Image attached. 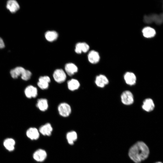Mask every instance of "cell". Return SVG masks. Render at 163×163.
Instances as JSON below:
<instances>
[{
    "mask_svg": "<svg viewBox=\"0 0 163 163\" xmlns=\"http://www.w3.org/2000/svg\"><path fill=\"white\" fill-rule=\"evenodd\" d=\"M149 154V149L144 142L139 141L134 144L129 149L128 155L135 163H140L146 159Z\"/></svg>",
    "mask_w": 163,
    "mask_h": 163,
    "instance_id": "6da1fadb",
    "label": "cell"
},
{
    "mask_svg": "<svg viewBox=\"0 0 163 163\" xmlns=\"http://www.w3.org/2000/svg\"><path fill=\"white\" fill-rule=\"evenodd\" d=\"M143 21L147 24L155 23L158 25L162 24L163 23V12L159 14L145 15L143 18Z\"/></svg>",
    "mask_w": 163,
    "mask_h": 163,
    "instance_id": "7a4b0ae2",
    "label": "cell"
},
{
    "mask_svg": "<svg viewBox=\"0 0 163 163\" xmlns=\"http://www.w3.org/2000/svg\"><path fill=\"white\" fill-rule=\"evenodd\" d=\"M121 100L123 104L126 105H130L134 102V96L130 91L128 90L125 91L123 92L121 94Z\"/></svg>",
    "mask_w": 163,
    "mask_h": 163,
    "instance_id": "3957f363",
    "label": "cell"
},
{
    "mask_svg": "<svg viewBox=\"0 0 163 163\" xmlns=\"http://www.w3.org/2000/svg\"><path fill=\"white\" fill-rule=\"evenodd\" d=\"M58 110L59 114L64 117L69 116L71 112L70 105L65 102L60 103L58 106Z\"/></svg>",
    "mask_w": 163,
    "mask_h": 163,
    "instance_id": "277c9868",
    "label": "cell"
},
{
    "mask_svg": "<svg viewBox=\"0 0 163 163\" xmlns=\"http://www.w3.org/2000/svg\"><path fill=\"white\" fill-rule=\"evenodd\" d=\"M53 77L55 81L59 83L64 82L66 78L65 72L62 69H57L54 71Z\"/></svg>",
    "mask_w": 163,
    "mask_h": 163,
    "instance_id": "5b68a950",
    "label": "cell"
},
{
    "mask_svg": "<svg viewBox=\"0 0 163 163\" xmlns=\"http://www.w3.org/2000/svg\"><path fill=\"white\" fill-rule=\"evenodd\" d=\"M50 82V79L48 76H41L39 78L37 85L41 89H46L49 87V83Z\"/></svg>",
    "mask_w": 163,
    "mask_h": 163,
    "instance_id": "8992f818",
    "label": "cell"
},
{
    "mask_svg": "<svg viewBox=\"0 0 163 163\" xmlns=\"http://www.w3.org/2000/svg\"><path fill=\"white\" fill-rule=\"evenodd\" d=\"M124 79L126 83L130 86L134 85L136 82V76L132 72H128L125 73L124 75Z\"/></svg>",
    "mask_w": 163,
    "mask_h": 163,
    "instance_id": "52a82bcc",
    "label": "cell"
},
{
    "mask_svg": "<svg viewBox=\"0 0 163 163\" xmlns=\"http://www.w3.org/2000/svg\"><path fill=\"white\" fill-rule=\"evenodd\" d=\"M95 83L96 85L100 88H103L109 82V80L107 77L104 75L101 74L97 75L95 79Z\"/></svg>",
    "mask_w": 163,
    "mask_h": 163,
    "instance_id": "ba28073f",
    "label": "cell"
},
{
    "mask_svg": "<svg viewBox=\"0 0 163 163\" xmlns=\"http://www.w3.org/2000/svg\"><path fill=\"white\" fill-rule=\"evenodd\" d=\"M37 88L32 85H29L26 87L24 90L26 96L29 98H35L38 94Z\"/></svg>",
    "mask_w": 163,
    "mask_h": 163,
    "instance_id": "9c48e42d",
    "label": "cell"
},
{
    "mask_svg": "<svg viewBox=\"0 0 163 163\" xmlns=\"http://www.w3.org/2000/svg\"><path fill=\"white\" fill-rule=\"evenodd\" d=\"M46 157L47 153L46 151L41 149L36 150L33 155V157L34 159L38 162L43 161Z\"/></svg>",
    "mask_w": 163,
    "mask_h": 163,
    "instance_id": "30bf717a",
    "label": "cell"
},
{
    "mask_svg": "<svg viewBox=\"0 0 163 163\" xmlns=\"http://www.w3.org/2000/svg\"><path fill=\"white\" fill-rule=\"evenodd\" d=\"M6 7L11 13L16 12L20 8L19 4L15 0L8 1L6 3Z\"/></svg>",
    "mask_w": 163,
    "mask_h": 163,
    "instance_id": "8fae6325",
    "label": "cell"
},
{
    "mask_svg": "<svg viewBox=\"0 0 163 163\" xmlns=\"http://www.w3.org/2000/svg\"><path fill=\"white\" fill-rule=\"evenodd\" d=\"M26 69L21 66H18L11 69L10 74L11 77L14 79L17 78L19 76L22 77L24 74Z\"/></svg>",
    "mask_w": 163,
    "mask_h": 163,
    "instance_id": "7c38bea8",
    "label": "cell"
},
{
    "mask_svg": "<svg viewBox=\"0 0 163 163\" xmlns=\"http://www.w3.org/2000/svg\"><path fill=\"white\" fill-rule=\"evenodd\" d=\"M88 58L89 62L93 64L97 63L100 59V56L98 52L94 50H91L88 55Z\"/></svg>",
    "mask_w": 163,
    "mask_h": 163,
    "instance_id": "4fadbf2b",
    "label": "cell"
},
{
    "mask_svg": "<svg viewBox=\"0 0 163 163\" xmlns=\"http://www.w3.org/2000/svg\"><path fill=\"white\" fill-rule=\"evenodd\" d=\"M89 49V45L85 42L77 43L75 46V51L78 54L87 52Z\"/></svg>",
    "mask_w": 163,
    "mask_h": 163,
    "instance_id": "5bb4252c",
    "label": "cell"
},
{
    "mask_svg": "<svg viewBox=\"0 0 163 163\" xmlns=\"http://www.w3.org/2000/svg\"><path fill=\"white\" fill-rule=\"evenodd\" d=\"M154 104L151 99L147 98L143 101L142 108L145 111L148 112H150L154 109Z\"/></svg>",
    "mask_w": 163,
    "mask_h": 163,
    "instance_id": "9a60e30c",
    "label": "cell"
},
{
    "mask_svg": "<svg viewBox=\"0 0 163 163\" xmlns=\"http://www.w3.org/2000/svg\"><path fill=\"white\" fill-rule=\"evenodd\" d=\"M65 69L66 73L70 76L73 75L78 71V67L72 63L66 64L65 66Z\"/></svg>",
    "mask_w": 163,
    "mask_h": 163,
    "instance_id": "2e32d148",
    "label": "cell"
},
{
    "mask_svg": "<svg viewBox=\"0 0 163 163\" xmlns=\"http://www.w3.org/2000/svg\"><path fill=\"white\" fill-rule=\"evenodd\" d=\"M53 130L51 124L47 123L40 126L39 129V132L43 135L49 136L51 135Z\"/></svg>",
    "mask_w": 163,
    "mask_h": 163,
    "instance_id": "e0dca14e",
    "label": "cell"
},
{
    "mask_svg": "<svg viewBox=\"0 0 163 163\" xmlns=\"http://www.w3.org/2000/svg\"><path fill=\"white\" fill-rule=\"evenodd\" d=\"M26 135L28 138L31 140H37L39 137V132L37 128L31 127L27 130Z\"/></svg>",
    "mask_w": 163,
    "mask_h": 163,
    "instance_id": "ac0fdd59",
    "label": "cell"
},
{
    "mask_svg": "<svg viewBox=\"0 0 163 163\" xmlns=\"http://www.w3.org/2000/svg\"><path fill=\"white\" fill-rule=\"evenodd\" d=\"M142 33L143 36L147 38L154 37L156 34L155 30L149 27H144L142 30Z\"/></svg>",
    "mask_w": 163,
    "mask_h": 163,
    "instance_id": "d6986e66",
    "label": "cell"
},
{
    "mask_svg": "<svg viewBox=\"0 0 163 163\" xmlns=\"http://www.w3.org/2000/svg\"><path fill=\"white\" fill-rule=\"evenodd\" d=\"M37 107L41 111L46 110L48 107V104L46 99L41 98L38 99L36 104Z\"/></svg>",
    "mask_w": 163,
    "mask_h": 163,
    "instance_id": "ffe728a7",
    "label": "cell"
},
{
    "mask_svg": "<svg viewBox=\"0 0 163 163\" xmlns=\"http://www.w3.org/2000/svg\"><path fill=\"white\" fill-rule=\"evenodd\" d=\"M68 89L71 91H74L77 90L80 87V84L77 79L72 78L67 82Z\"/></svg>",
    "mask_w": 163,
    "mask_h": 163,
    "instance_id": "44dd1931",
    "label": "cell"
},
{
    "mask_svg": "<svg viewBox=\"0 0 163 163\" xmlns=\"http://www.w3.org/2000/svg\"><path fill=\"white\" fill-rule=\"evenodd\" d=\"M57 33L55 31L49 30L46 31L45 34L46 39L48 41L53 42L58 37Z\"/></svg>",
    "mask_w": 163,
    "mask_h": 163,
    "instance_id": "7402d4cb",
    "label": "cell"
},
{
    "mask_svg": "<svg viewBox=\"0 0 163 163\" xmlns=\"http://www.w3.org/2000/svg\"><path fill=\"white\" fill-rule=\"evenodd\" d=\"M3 144L7 150L11 151L14 149L15 142L12 139L8 138L5 140Z\"/></svg>",
    "mask_w": 163,
    "mask_h": 163,
    "instance_id": "603a6c76",
    "label": "cell"
},
{
    "mask_svg": "<svg viewBox=\"0 0 163 163\" xmlns=\"http://www.w3.org/2000/svg\"><path fill=\"white\" fill-rule=\"evenodd\" d=\"M66 138L68 143L72 145L77 139V135L75 131H71L67 133Z\"/></svg>",
    "mask_w": 163,
    "mask_h": 163,
    "instance_id": "cb8c5ba5",
    "label": "cell"
},
{
    "mask_svg": "<svg viewBox=\"0 0 163 163\" xmlns=\"http://www.w3.org/2000/svg\"><path fill=\"white\" fill-rule=\"evenodd\" d=\"M5 47V44L2 39L0 37V49H2Z\"/></svg>",
    "mask_w": 163,
    "mask_h": 163,
    "instance_id": "d4e9b609",
    "label": "cell"
},
{
    "mask_svg": "<svg viewBox=\"0 0 163 163\" xmlns=\"http://www.w3.org/2000/svg\"><path fill=\"white\" fill-rule=\"evenodd\" d=\"M155 163H162L161 162H156Z\"/></svg>",
    "mask_w": 163,
    "mask_h": 163,
    "instance_id": "484cf974",
    "label": "cell"
}]
</instances>
